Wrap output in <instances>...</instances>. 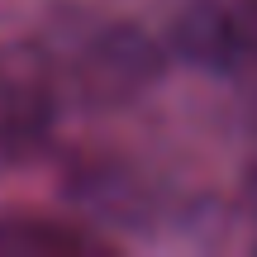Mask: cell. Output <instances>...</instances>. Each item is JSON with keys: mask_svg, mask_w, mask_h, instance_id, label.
<instances>
[{"mask_svg": "<svg viewBox=\"0 0 257 257\" xmlns=\"http://www.w3.org/2000/svg\"><path fill=\"white\" fill-rule=\"evenodd\" d=\"M57 124L53 72L34 57L0 48V167H19L43 153Z\"/></svg>", "mask_w": 257, "mask_h": 257, "instance_id": "7a4b0ae2", "label": "cell"}, {"mask_svg": "<svg viewBox=\"0 0 257 257\" xmlns=\"http://www.w3.org/2000/svg\"><path fill=\"white\" fill-rule=\"evenodd\" d=\"M248 186H252V205H257V153H252V172H248Z\"/></svg>", "mask_w": 257, "mask_h": 257, "instance_id": "5b68a950", "label": "cell"}, {"mask_svg": "<svg viewBox=\"0 0 257 257\" xmlns=\"http://www.w3.org/2000/svg\"><path fill=\"white\" fill-rule=\"evenodd\" d=\"M91 248H100V243L76 229H62V224H43L29 214L0 219V257H67V252H91Z\"/></svg>", "mask_w": 257, "mask_h": 257, "instance_id": "277c9868", "label": "cell"}, {"mask_svg": "<svg viewBox=\"0 0 257 257\" xmlns=\"http://www.w3.org/2000/svg\"><path fill=\"white\" fill-rule=\"evenodd\" d=\"M153 48L138 29L128 24H105L91 43H81L72 53L67 67V86L76 95H91V100H119V95L138 91V86L153 76Z\"/></svg>", "mask_w": 257, "mask_h": 257, "instance_id": "3957f363", "label": "cell"}, {"mask_svg": "<svg viewBox=\"0 0 257 257\" xmlns=\"http://www.w3.org/2000/svg\"><path fill=\"white\" fill-rule=\"evenodd\" d=\"M172 53L210 76L257 72V0H191L172 19Z\"/></svg>", "mask_w": 257, "mask_h": 257, "instance_id": "6da1fadb", "label": "cell"}]
</instances>
